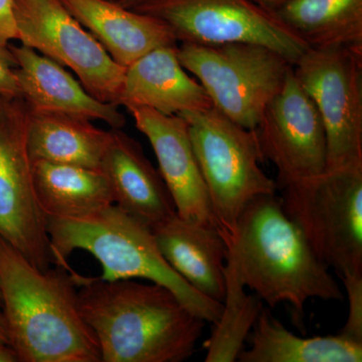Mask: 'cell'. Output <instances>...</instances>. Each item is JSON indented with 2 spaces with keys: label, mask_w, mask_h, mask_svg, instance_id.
<instances>
[{
  "label": "cell",
  "mask_w": 362,
  "mask_h": 362,
  "mask_svg": "<svg viewBox=\"0 0 362 362\" xmlns=\"http://www.w3.org/2000/svg\"><path fill=\"white\" fill-rule=\"evenodd\" d=\"M76 282L101 362H180L194 354L206 321L168 288L78 273Z\"/></svg>",
  "instance_id": "6da1fadb"
},
{
  "label": "cell",
  "mask_w": 362,
  "mask_h": 362,
  "mask_svg": "<svg viewBox=\"0 0 362 362\" xmlns=\"http://www.w3.org/2000/svg\"><path fill=\"white\" fill-rule=\"evenodd\" d=\"M77 272L42 270L0 235V303L20 362H101L80 308Z\"/></svg>",
  "instance_id": "7a4b0ae2"
},
{
  "label": "cell",
  "mask_w": 362,
  "mask_h": 362,
  "mask_svg": "<svg viewBox=\"0 0 362 362\" xmlns=\"http://www.w3.org/2000/svg\"><path fill=\"white\" fill-rule=\"evenodd\" d=\"M218 230L240 282L269 306L289 304L302 320L309 300L344 299L329 268L286 214L277 194L252 199L232 235Z\"/></svg>",
  "instance_id": "3957f363"
},
{
  "label": "cell",
  "mask_w": 362,
  "mask_h": 362,
  "mask_svg": "<svg viewBox=\"0 0 362 362\" xmlns=\"http://www.w3.org/2000/svg\"><path fill=\"white\" fill-rule=\"evenodd\" d=\"M47 233L56 266L71 269L69 257L83 250L100 262L103 280L145 279L168 288L206 322L220 318L223 303L183 280L162 256L151 228L115 204L80 218H47Z\"/></svg>",
  "instance_id": "277c9868"
},
{
  "label": "cell",
  "mask_w": 362,
  "mask_h": 362,
  "mask_svg": "<svg viewBox=\"0 0 362 362\" xmlns=\"http://www.w3.org/2000/svg\"><path fill=\"white\" fill-rule=\"evenodd\" d=\"M180 115L188 124L218 230L232 235L240 213L252 199L277 194L276 181L259 166L264 161L256 131L233 122L214 106Z\"/></svg>",
  "instance_id": "5b68a950"
},
{
  "label": "cell",
  "mask_w": 362,
  "mask_h": 362,
  "mask_svg": "<svg viewBox=\"0 0 362 362\" xmlns=\"http://www.w3.org/2000/svg\"><path fill=\"white\" fill-rule=\"evenodd\" d=\"M286 214L341 280L362 275V169L326 171L280 188Z\"/></svg>",
  "instance_id": "8992f818"
},
{
  "label": "cell",
  "mask_w": 362,
  "mask_h": 362,
  "mask_svg": "<svg viewBox=\"0 0 362 362\" xmlns=\"http://www.w3.org/2000/svg\"><path fill=\"white\" fill-rule=\"evenodd\" d=\"M178 59L197 78L214 108L247 129H256L293 69L277 52L250 42H182Z\"/></svg>",
  "instance_id": "52a82bcc"
},
{
  "label": "cell",
  "mask_w": 362,
  "mask_h": 362,
  "mask_svg": "<svg viewBox=\"0 0 362 362\" xmlns=\"http://www.w3.org/2000/svg\"><path fill=\"white\" fill-rule=\"evenodd\" d=\"M132 9L163 21L181 44L261 45L293 66L309 49L275 11L252 0H143Z\"/></svg>",
  "instance_id": "ba28073f"
},
{
  "label": "cell",
  "mask_w": 362,
  "mask_h": 362,
  "mask_svg": "<svg viewBox=\"0 0 362 362\" xmlns=\"http://www.w3.org/2000/svg\"><path fill=\"white\" fill-rule=\"evenodd\" d=\"M293 71L322 120L326 171L362 169V52L309 47Z\"/></svg>",
  "instance_id": "9c48e42d"
},
{
  "label": "cell",
  "mask_w": 362,
  "mask_h": 362,
  "mask_svg": "<svg viewBox=\"0 0 362 362\" xmlns=\"http://www.w3.org/2000/svg\"><path fill=\"white\" fill-rule=\"evenodd\" d=\"M14 18L21 45L70 69L100 101L120 106L126 68L111 58L61 0H14Z\"/></svg>",
  "instance_id": "30bf717a"
},
{
  "label": "cell",
  "mask_w": 362,
  "mask_h": 362,
  "mask_svg": "<svg viewBox=\"0 0 362 362\" xmlns=\"http://www.w3.org/2000/svg\"><path fill=\"white\" fill-rule=\"evenodd\" d=\"M28 113L21 98L0 96V235L47 270L54 262L47 218L33 183Z\"/></svg>",
  "instance_id": "8fae6325"
},
{
  "label": "cell",
  "mask_w": 362,
  "mask_h": 362,
  "mask_svg": "<svg viewBox=\"0 0 362 362\" xmlns=\"http://www.w3.org/2000/svg\"><path fill=\"white\" fill-rule=\"evenodd\" d=\"M255 131L263 161L272 162L277 169L278 189L326 173L327 146L322 120L293 69Z\"/></svg>",
  "instance_id": "7c38bea8"
},
{
  "label": "cell",
  "mask_w": 362,
  "mask_h": 362,
  "mask_svg": "<svg viewBox=\"0 0 362 362\" xmlns=\"http://www.w3.org/2000/svg\"><path fill=\"white\" fill-rule=\"evenodd\" d=\"M124 107L134 119L136 128L151 144L159 173L175 202L176 214L190 223L218 228L187 120L181 115H163L140 105Z\"/></svg>",
  "instance_id": "4fadbf2b"
},
{
  "label": "cell",
  "mask_w": 362,
  "mask_h": 362,
  "mask_svg": "<svg viewBox=\"0 0 362 362\" xmlns=\"http://www.w3.org/2000/svg\"><path fill=\"white\" fill-rule=\"evenodd\" d=\"M16 58L21 98L28 108L101 120L112 129H122L125 116L118 105L100 101L90 95L65 66L25 45H8Z\"/></svg>",
  "instance_id": "5bb4252c"
},
{
  "label": "cell",
  "mask_w": 362,
  "mask_h": 362,
  "mask_svg": "<svg viewBox=\"0 0 362 362\" xmlns=\"http://www.w3.org/2000/svg\"><path fill=\"white\" fill-rule=\"evenodd\" d=\"M100 170L110 185L115 206L150 228L175 216L173 197L141 145L121 129L110 131Z\"/></svg>",
  "instance_id": "9a60e30c"
},
{
  "label": "cell",
  "mask_w": 362,
  "mask_h": 362,
  "mask_svg": "<svg viewBox=\"0 0 362 362\" xmlns=\"http://www.w3.org/2000/svg\"><path fill=\"white\" fill-rule=\"evenodd\" d=\"M136 104L163 115L207 110L211 98L178 59L177 45L157 47L126 68L120 106Z\"/></svg>",
  "instance_id": "2e32d148"
},
{
  "label": "cell",
  "mask_w": 362,
  "mask_h": 362,
  "mask_svg": "<svg viewBox=\"0 0 362 362\" xmlns=\"http://www.w3.org/2000/svg\"><path fill=\"white\" fill-rule=\"evenodd\" d=\"M61 1L124 68L157 47L177 45L175 35L163 21L125 8L116 0Z\"/></svg>",
  "instance_id": "e0dca14e"
},
{
  "label": "cell",
  "mask_w": 362,
  "mask_h": 362,
  "mask_svg": "<svg viewBox=\"0 0 362 362\" xmlns=\"http://www.w3.org/2000/svg\"><path fill=\"white\" fill-rule=\"evenodd\" d=\"M152 232L169 266L204 296L223 303L228 249L218 228L190 223L175 214Z\"/></svg>",
  "instance_id": "ac0fdd59"
},
{
  "label": "cell",
  "mask_w": 362,
  "mask_h": 362,
  "mask_svg": "<svg viewBox=\"0 0 362 362\" xmlns=\"http://www.w3.org/2000/svg\"><path fill=\"white\" fill-rule=\"evenodd\" d=\"M28 109V145L33 161L100 169L110 131L80 117Z\"/></svg>",
  "instance_id": "d6986e66"
},
{
  "label": "cell",
  "mask_w": 362,
  "mask_h": 362,
  "mask_svg": "<svg viewBox=\"0 0 362 362\" xmlns=\"http://www.w3.org/2000/svg\"><path fill=\"white\" fill-rule=\"evenodd\" d=\"M33 175L47 218H80L114 204L110 185L100 169L33 160Z\"/></svg>",
  "instance_id": "ffe728a7"
},
{
  "label": "cell",
  "mask_w": 362,
  "mask_h": 362,
  "mask_svg": "<svg viewBox=\"0 0 362 362\" xmlns=\"http://www.w3.org/2000/svg\"><path fill=\"white\" fill-rule=\"evenodd\" d=\"M240 362H361L362 344L338 333L302 338L287 329L269 309L262 308Z\"/></svg>",
  "instance_id": "44dd1931"
},
{
  "label": "cell",
  "mask_w": 362,
  "mask_h": 362,
  "mask_svg": "<svg viewBox=\"0 0 362 362\" xmlns=\"http://www.w3.org/2000/svg\"><path fill=\"white\" fill-rule=\"evenodd\" d=\"M275 13L310 49L362 52V0H289Z\"/></svg>",
  "instance_id": "7402d4cb"
},
{
  "label": "cell",
  "mask_w": 362,
  "mask_h": 362,
  "mask_svg": "<svg viewBox=\"0 0 362 362\" xmlns=\"http://www.w3.org/2000/svg\"><path fill=\"white\" fill-rule=\"evenodd\" d=\"M226 296L220 318L214 324L211 337L204 343L206 362L238 361L245 342L256 323L262 308V300L246 293L235 264L226 252Z\"/></svg>",
  "instance_id": "603a6c76"
},
{
  "label": "cell",
  "mask_w": 362,
  "mask_h": 362,
  "mask_svg": "<svg viewBox=\"0 0 362 362\" xmlns=\"http://www.w3.org/2000/svg\"><path fill=\"white\" fill-rule=\"evenodd\" d=\"M349 297V316L340 334L362 344V275L347 276L341 279Z\"/></svg>",
  "instance_id": "cb8c5ba5"
},
{
  "label": "cell",
  "mask_w": 362,
  "mask_h": 362,
  "mask_svg": "<svg viewBox=\"0 0 362 362\" xmlns=\"http://www.w3.org/2000/svg\"><path fill=\"white\" fill-rule=\"evenodd\" d=\"M16 66L18 64L8 45H0V96L21 98Z\"/></svg>",
  "instance_id": "d4e9b609"
},
{
  "label": "cell",
  "mask_w": 362,
  "mask_h": 362,
  "mask_svg": "<svg viewBox=\"0 0 362 362\" xmlns=\"http://www.w3.org/2000/svg\"><path fill=\"white\" fill-rule=\"evenodd\" d=\"M16 37L14 0H0V45H8Z\"/></svg>",
  "instance_id": "484cf974"
},
{
  "label": "cell",
  "mask_w": 362,
  "mask_h": 362,
  "mask_svg": "<svg viewBox=\"0 0 362 362\" xmlns=\"http://www.w3.org/2000/svg\"><path fill=\"white\" fill-rule=\"evenodd\" d=\"M0 362H20L13 347L0 340Z\"/></svg>",
  "instance_id": "4316f807"
},
{
  "label": "cell",
  "mask_w": 362,
  "mask_h": 362,
  "mask_svg": "<svg viewBox=\"0 0 362 362\" xmlns=\"http://www.w3.org/2000/svg\"><path fill=\"white\" fill-rule=\"evenodd\" d=\"M252 1L264 8L269 9V11H275L289 0H252Z\"/></svg>",
  "instance_id": "83f0119b"
},
{
  "label": "cell",
  "mask_w": 362,
  "mask_h": 362,
  "mask_svg": "<svg viewBox=\"0 0 362 362\" xmlns=\"http://www.w3.org/2000/svg\"><path fill=\"white\" fill-rule=\"evenodd\" d=\"M0 340L8 343V335H7L6 320L2 313L1 303H0Z\"/></svg>",
  "instance_id": "f1b7e54d"
},
{
  "label": "cell",
  "mask_w": 362,
  "mask_h": 362,
  "mask_svg": "<svg viewBox=\"0 0 362 362\" xmlns=\"http://www.w3.org/2000/svg\"><path fill=\"white\" fill-rule=\"evenodd\" d=\"M120 6L125 7V8L132 9L134 8L136 6L142 2L143 0H116Z\"/></svg>",
  "instance_id": "f546056e"
}]
</instances>
